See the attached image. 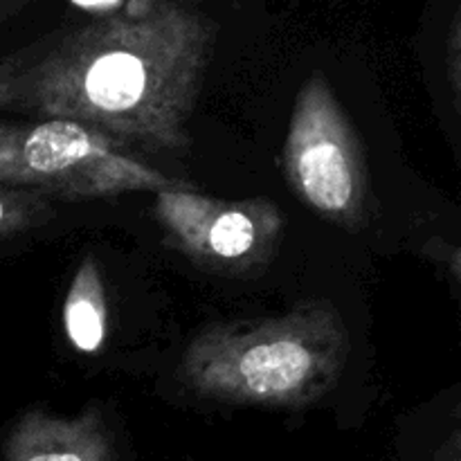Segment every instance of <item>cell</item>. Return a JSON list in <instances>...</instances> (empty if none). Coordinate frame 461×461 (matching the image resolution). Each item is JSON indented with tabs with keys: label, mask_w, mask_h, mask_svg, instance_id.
Listing matches in <instances>:
<instances>
[{
	"label": "cell",
	"mask_w": 461,
	"mask_h": 461,
	"mask_svg": "<svg viewBox=\"0 0 461 461\" xmlns=\"http://www.w3.org/2000/svg\"><path fill=\"white\" fill-rule=\"evenodd\" d=\"M216 25L169 0L41 36L0 61V111L86 126L120 147L178 151L212 61Z\"/></svg>",
	"instance_id": "obj_1"
},
{
	"label": "cell",
	"mask_w": 461,
	"mask_h": 461,
	"mask_svg": "<svg viewBox=\"0 0 461 461\" xmlns=\"http://www.w3.org/2000/svg\"><path fill=\"white\" fill-rule=\"evenodd\" d=\"M347 358L340 311L311 300L275 318L207 327L189 342L180 374L203 399L304 408L340 381Z\"/></svg>",
	"instance_id": "obj_2"
},
{
	"label": "cell",
	"mask_w": 461,
	"mask_h": 461,
	"mask_svg": "<svg viewBox=\"0 0 461 461\" xmlns=\"http://www.w3.org/2000/svg\"><path fill=\"white\" fill-rule=\"evenodd\" d=\"M284 169L295 196L315 214L345 228L363 223L365 158L354 126L320 72L297 93L284 142Z\"/></svg>",
	"instance_id": "obj_3"
},
{
	"label": "cell",
	"mask_w": 461,
	"mask_h": 461,
	"mask_svg": "<svg viewBox=\"0 0 461 461\" xmlns=\"http://www.w3.org/2000/svg\"><path fill=\"white\" fill-rule=\"evenodd\" d=\"M18 162L23 189H36L61 201L162 192L176 185L158 169L129 156L113 140L63 120L18 124Z\"/></svg>",
	"instance_id": "obj_4"
},
{
	"label": "cell",
	"mask_w": 461,
	"mask_h": 461,
	"mask_svg": "<svg viewBox=\"0 0 461 461\" xmlns=\"http://www.w3.org/2000/svg\"><path fill=\"white\" fill-rule=\"evenodd\" d=\"M153 212L180 252L216 273L261 268L284 232V214L266 198L225 201L174 185L156 192Z\"/></svg>",
	"instance_id": "obj_5"
},
{
	"label": "cell",
	"mask_w": 461,
	"mask_h": 461,
	"mask_svg": "<svg viewBox=\"0 0 461 461\" xmlns=\"http://www.w3.org/2000/svg\"><path fill=\"white\" fill-rule=\"evenodd\" d=\"M5 461H113V441L97 410L57 417L27 410L3 441Z\"/></svg>",
	"instance_id": "obj_6"
},
{
	"label": "cell",
	"mask_w": 461,
	"mask_h": 461,
	"mask_svg": "<svg viewBox=\"0 0 461 461\" xmlns=\"http://www.w3.org/2000/svg\"><path fill=\"white\" fill-rule=\"evenodd\" d=\"M63 331L79 354H95L106 342V288L95 257H86L72 277L63 302Z\"/></svg>",
	"instance_id": "obj_7"
},
{
	"label": "cell",
	"mask_w": 461,
	"mask_h": 461,
	"mask_svg": "<svg viewBox=\"0 0 461 461\" xmlns=\"http://www.w3.org/2000/svg\"><path fill=\"white\" fill-rule=\"evenodd\" d=\"M52 216V205L36 189L0 187V239L14 237Z\"/></svg>",
	"instance_id": "obj_8"
},
{
	"label": "cell",
	"mask_w": 461,
	"mask_h": 461,
	"mask_svg": "<svg viewBox=\"0 0 461 461\" xmlns=\"http://www.w3.org/2000/svg\"><path fill=\"white\" fill-rule=\"evenodd\" d=\"M0 187H23L18 162V124L0 122Z\"/></svg>",
	"instance_id": "obj_9"
},
{
	"label": "cell",
	"mask_w": 461,
	"mask_h": 461,
	"mask_svg": "<svg viewBox=\"0 0 461 461\" xmlns=\"http://www.w3.org/2000/svg\"><path fill=\"white\" fill-rule=\"evenodd\" d=\"M428 257L437 261V264H444V268H448V273L453 275L455 282H459V248L453 243H446L444 239H432L426 248H423Z\"/></svg>",
	"instance_id": "obj_10"
},
{
	"label": "cell",
	"mask_w": 461,
	"mask_h": 461,
	"mask_svg": "<svg viewBox=\"0 0 461 461\" xmlns=\"http://www.w3.org/2000/svg\"><path fill=\"white\" fill-rule=\"evenodd\" d=\"M459 18L455 16L453 21V27H450V43H448V75H450V84H453V93L455 97H459V72H461V66H459V54H461V48H459Z\"/></svg>",
	"instance_id": "obj_11"
},
{
	"label": "cell",
	"mask_w": 461,
	"mask_h": 461,
	"mask_svg": "<svg viewBox=\"0 0 461 461\" xmlns=\"http://www.w3.org/2000/svg\"><path fill=\"white\" fill-rule=\"evenodd\" d=\"M126 0H102V3H86V0H75L72 7L84 12L88 18H104L111 16V14L120 12L124 7Z\"/></svg>",
	"instance_id": "obj_12"
},
{
	"label": "cell",
	"mask_w": 461,
	"mask_h": 461,
	"mask_svg": "<svg viewBox=\"0 0 461 461\" xmlns=\"http://www.w3.org/2000/svg\"><path fill=\"white\" fill-rule=\"evenodd\" d=\"M435 461H459V435L453 432V437L448 439V444L441 448V453L437 455Z\"/></svg>",
	"instance_id": "obj_13"
}]
</instances>
